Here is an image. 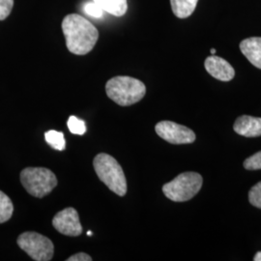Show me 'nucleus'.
Wrapping results in <instances>:
<instances>
[{"mask_svg": "<svg viewBox=\"0 0 261 261\" xmlns=\"http://www.w3.org/2000/svg\"><path fill=\"white\" fill-rule=\"evenodd\" d=\"M254 261H261V252H257L255 253L254 257H253Z\"/></svg>", "mask_w": 261, "mask_h": 261, "instance_id": "22", "label": "nucleus"}, {"mask_svg": "<svg viewBox=\"0 0 261 261\" xmlns=\"http://www.w3.org/2000/svg\"><path fill=\"white\" fill-rule=\"evenodd\" d=\"M109 98L121 107H129L140 102L145 96L146 87L140 80L118 75L111 79L106 84Z\"/></svg>", "mask_w": 261, "mask_h": 261, "instance_id": "2", "label": "nucleus"}, {"mask_svg": "<svg viewBox=\"0 0 261 261\" xmlns=\"http://www.w3.org/2000/svg\"><path fill=\"white\" fill-rule=\"evenodd\" d=\"M103 12H107L115 17H122L128 10L127 0H93Z\"/></svg>", "mask_w": 261, "mask_h": 261, "instance_id": "12", "label": "nucleus"}, {"mask_svg": "<svg viewBox=\"0 0 261 261\" xmlns=\"http://www.w3.org/2000/svg\"><path fill=\"white\" fill-rule=\"evenodd\" d=\"M92 260V257L90 255H88L87 253H84V252H79V253H75L74 255L70 256L67 261H91Z\"/></svg>", "mask_w": 261, "mask_h": 261, "instance_id": "21", "label": "nucleus"}, {"mask_svg": "<svg viewBox=\"0 0 261 261\" xmlns=\"http://www.w3.org/2000/svg\"><path fill=\"white\" fill-rule=\"evenodd\" d=\"M62 30L69 51L75 56H85L95 47L99 31L93 24L77 14L66 16L62 21Z\"/></svg>", "mask_w": 261, "mask_h": 261, "instance_id": "1", "label": "nucleus"}, {"mask_svg": "<svg viewBox=\"0 0 261 261\" xmlns=\"http://www.w3.org/2000/svg\"><path fill=\"white\" fill-rule=\"evenodd\" d=\"M84 11L88 16L95 19H101L103 17V10L98 4H96L93 0L84 4Z\"/></svg>", "mask_w": 261, "mask_h": 261, "instance_id": "17", "label": "nucleus"}, {"mask_svg": "<svg viewBox=\"0 0 261 261\" xmlns=\"http://www.w3.org/2000/svg\"><path fill=\"white\" fill-rule=\"evenodd\" d=\"M204 66L210 75L222 82H229L235 75L233 67L224 58L214 55L206 58Z\"/></svg>", "mask_w": 261, "mask_h": 261, "instance_id": "9", "label": "nucleus"}, {"mask_svg": "<svg viewBox=\"0 0 261 261\" xmlns=\"http://www.w3.org/2000/svg\"><path fill=\"white\" fill-rule=\"evenodd\" d=\"M95 172L99 179L117 196L127 193V180L119 163L109 154L100 153L93 161Z\"/></svg>", "mask_w": 261, "mask_h": 261, "instance_id": "3", "label": "nucleus"}, {"mask_svg": "<svg viewBox=\"0 0 261 261\" xmlns=\"http://www.w3.org/2000/svg\"><path fill=\"white\" fill-rule=\"evenodd\" d=\"M244 168L248 170L261 169V151L246 159L244 162Z\"/></svg>", "mask_w": 261, "mask_h": 261, "instance_id": "19", "label": "nucleus"}, {"mask_svg": "<svg viewBox=\"0 0 261 261\" xmlns=\"http://www.w3.org/2000/svg\"><path fill=\"white\" fill-rule=\"evenodd\" d=\"M198 0H170L173 14L179 19H186L196 10Z\"/></svg>", "mask_w": 261, "mask_h": 261, "instance_id": "13", "label": "nucleus"}, {"mask_svg": "<svg viewBox=\"0 0 261 261\" xmlns=\"http://www.w3.org/2000/svg\"><path fill=\"white\" fill-rule=\"evenodd\" d=\"M67 125H68V128H69L70 132L74 135L83 136L86 132L85 122L84 120L79 119L75 116H70L69 119H68V122H67Z\"/></svg>", "mask_w": 261, "mask_h": 261, "instance_id": "16", "label": "nucleus"}, {"mask_svg": "<svg viewBox=\"0 0 261 261\" xmlns=\"http://www.w3.org/2000/svg\"><path fill=\"white\" fill-rule=\"evenodd\" d=\"M249 201L252 206L261 209V181L252 187L249 192Z\"/></svg>", "mask_w": 261, "mask_h": 261, "instance_id": "18", "label": "nucleus"}, {"mask_svg": "<svg viewBox=\"0 0 261 261\" xmlns=\"http://www.w3.org/2000/svg\"><path fill=\"white\" fill-rule=\"evenodd\" d=\"M45 140L47 141V144L50 145L54 149L59 150V151L65 149L66 141L62 132H57L55 130H47L45 133Z\"/></svg>", "mask_w": 261, "mask_h": 261, "instance_id": "14", "label": "nucleus"}, {"mask_svg": "<svg viewBox=\"0 0 261 261\" xmlns=\"http://www.w3.org/2000/svg\"><path fill=\"white\" fill-rule=\"evenodd\" d=\"M87 235H88V236H91V235H92V232H91V231H88V232H87Z\"/></svg>", "mask_w": 261, "mask_h": 261, "instance_id": "24", "label": "nucleus"}, {"mask_svg": "<svg viewBox=\"0 0 261 261\" xmlns=\"http://www.w3.org/2000/svg\"><path fill=\"white\" fill-rule=\"evenodd\" d=\"M155 130L160 138L172 144H189L196 140V134L193 130L175 122H159Z\"/></svg>", "mask_w": 261, "mask_h": 261, "instance_id": "7", "label": "nucleus"}, {"mask_svg": "<svg viewBox=\"0 0 261 261\" xmlns=\"http://www.w3.org/2000/svg\"><path fill=\"white\" fill-rule=\"evenodd\" d=\"M20 182L28 194L42 198L57 186L56 174L46 168H27L20 172Z\"/></svg>", "mask_w": 261, "mask_h": 261, "instance_id": "5", "label": "nucleus"}, {"mask_svg": "<svg viewBox=\"0 0 261 261\" xmlns=\"http://www.w3.org/2000/svg\"><path fill=\"white\" fill-rule=\"evenodd\" d=\"M53 225L58 232L67 236L75 237L83 233V227L76 210L68 207L54 217Z\"/></svg>", "mask_w": 261, "mask_h": 261, "instance_id": "8", "label": "nucleus"}, {"mask_svg": "<svg viewBox=\"0 0 261 261\" xmlns=\"http://www.w3.org/2000/svg\"><path fill=\"white\" fill-rule=\"evenodd\" d=\"M235 133L246 138L261 136V117L242 115L236 119L233 126Z\"/></svg>", "mask_w": 261, "mask_h": 261, "instance_id": "10", "label": "nucleus"}, {"mask_svg": "<svg viewBox=\"0 0 261 261\" xmlns=\"http://www.w3.org/2000/svg\"><path fill=\"white\" fill-rule=\"evenodd\" d=\"M17 243L19 248L36 261L51 260L55 252L53 242L42 234L28 231L20 234Z\"/></svg>", "mask_w": 261, "mask_h": 261, "instance_id": "6", "label": "nucleus"}, {"mask_svg": "<svg viewBox=\"0 0 261 261\" xmlns=\"http://www.w3.org/2000/svg\"><path fill=\"white\" fill-rule=\"evenodd\" d=\"M240 49L252 65L261 69V37L243 40L240 43Z\"/></svg>", "mask_w": 261, "mask_h": 261, "instance_id": "11", "label": "nucleus"}, {"mask_svg": "<svg viewBox=\"0 0 261 261\" xmlns=\"http://www.w3.org/2000/svg\"><path fill=\"white\" fill-rule=\"evenodd\" d=\"M14 212V206L9 196L0 191V224L9 221Z\"/></svg>", "mask_w": 261, "mask_h": 261, "instance_id": "15", "label": "nucleus"}, {"mask_svg": "<svg viewBox=\"0 0 261 261\" xmlns=\"http://www.w3.org/2000/svg\"><path fill=\"white\" fill-rule=\"evenodd\" d=\"M210 53H211V55H215L216 53H217V50L215 49V48H211V50H210Z\"/></svg>", "mask_w": 261, "mask_h": 261, "instance_id": "23", "label": "nucleus"}, {"mask_svg": "<svg viewBox=\"0 0 261 261\" xmlns=\"http://www.w3.org/2000/svg\"><path fill=\"white\" fill-rule=\"evenodd\" d=\"M203 183L202 176L197 172H183L163 186V193L168 199L184 202L192 199L200 191Z\"/></svg>", "mask_w": 261, "mask_h": 261, "instance_id": "4", "label": "nucleus"}, {"mask_svg": "<svg viewBox=\"0 0 261 261\" xmlns=\"http://www.w3.org/2000/svg\"><path fill=\"white\" fill-rule=\"evenodd\" d=\"M14 0H0V20L6 19L12 12Z\"/></svg>", "mask_w": 261, "mask_h": 261, "instance_id": "20", "label": "nucleus"}]
</instances>
